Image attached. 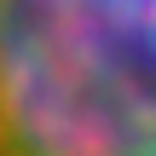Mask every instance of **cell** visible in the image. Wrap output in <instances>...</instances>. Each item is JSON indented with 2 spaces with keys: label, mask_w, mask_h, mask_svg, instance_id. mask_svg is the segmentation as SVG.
I'll return each mask as SVG.
<instances>
[{
  "label": "cell",
  "mask_w": 156,
  "mask_h": 156,
  "mask_svg": "<svg viewBox=\"0 0 156 156\" xmlns=\"http://www.w3.org/2000/svg\"><path fill=\"white\" fill-rule=\"evenodd\" d=\"M0 156H156V0H0Z\"/></svg>",
  "instance_id": "1"
}]
</instances>
